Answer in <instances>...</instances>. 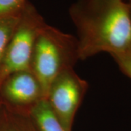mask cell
I'll list each match as a JSON object with an SVG mask.
<instances>
[{
	"label": "cell",
	"mask_w": 131,
	"mask_h": 131,
	"mask_svg": "<svg viewBox=\"0 0 131 131\" xmlns=\"http://www.w3.org/2000/svg\"><path fill=\"white\" fill-rule=\"evenodd\" d=\"M28 0H0V16L20 12Z\"/></svg>",
	"instance_id": "9"
},
{
	"label": "cell",
	"mask_w": 131,
	"mask_h": 131,
	"mask_svg": "<svg viewBox=\"0 0 131 131\" xmlns=\"http://www.w3.org/2000/svg\"><path fill=\"white\" fill-rule=\"evenodd\" d=\"M77 34L78 56H111L131 47V15L125 0H77L69 9Z\"/></svg>",
	"instance_id": "1"
},
{
	"label": "cell",
	"mask_w": 131,
	"mask_h": 131,
	"mask_svg": "<svg viewBox=\"0 0 131 131\" xmlns=\"http://www.w3.org/2000/svg\"><path fill=\"white\" fill-rule=\"evenodd\" d=\"M46 24L37 8L27 1L0 66V84L12 74L31 70L35 42Z\"/></svg>",
	"instance_id": "3"
},
{
	"label": "cell",
	"mask_w": 131,
	"mask_h": 131,
	"mask_svg": "<svg viewBox=\"0 0 131 131\" xmlns=\"http://www.w3.org/2000/svg\"><path fill=\"white\" fill-rule=\"evenodd\" d=\"M29 116L39 131H66L46 99L34 106Z\"/></svg>",
	"instance_id": "6"
},
{
	"label": "cell",
	"mask_w": 131,
	"mask_h": 131,
	"mask_svg": "<svg viewBox=\"0 0 131 131\" xmlns=\"http://www.w3.org/2000/svg\"><path fill=\"white\" fill-rule=\"evenodd\" d=\"M21 12L0 16V66L15 29L18 24Z\"/></svg>",
	"instance_id": "8"
},
{
	"label": "cell",
	"mask_w": 131,
	"mask_h": 131,
	"mask_svg": "<svg viewBox=\"0 0 131 131\" xmlns=\"http://www.w3.org/2000/svg\"><path fill=\"white\" fill-rule=\"evenodd\" d=\"M112 56L122 73L131 79V47L125 51Z\"/></svg>",
	"instance_id": "10"
},
{
	"label": "cell",
	"mask_w": 131,
	"mask_h": 131,
	"mask_svg": "<svg viewBox=\"0 0 131 131\" xmlns=\"http://www.w3.org/2000/svg\"><path fill=\"white\" fill-rule=\"evenodd\" d=\"M88 89L87 81L74 68L62 71L50 84L46 100L66 131H72L75 115Z\"/></svg>",
	"instance_id": "4"
},
{
	"label": "cell",
	"mask_w": 131,
	"mask_h": 131,
	"mask_svg": "<svg viewBox=\"0 0 131 131\" xmlns=\"http://www.w3.org/2000/svg\"><path fill=\"white\" fill-rule=\"evenodd\" d=\"M0 131H39L29 114L5 105Z\"/></svg>",
	"instance_id": "7"
},
{
	"label": "cell",
	"mask_w": 131,
	"mask_h": 131,
	"mask_svg": "<svg viewBox=\"0 0 131 131\" xmlns=\"http://www.w3.org/2000/svg\"><path fill=\"white\" fill-rule=\"evenodd\" d=\"M79 60L77 38L45 24L38 34L31 62V71L42 85L45 98L52 81L62 71L74 68Z\"/></svg>",
	"instance_id": "2"
},
{
	"label": "cell",
	"mask_w": 131,
	"mask_h": 131,
	"mask_svg": "<svg viewBox=\"0 0 131 131\" xmlns=\"http://www.w3.org/2000/svg\"><path fill=\"white\" fill-rule=\"evenodd\" d=\"M127 4H128V6H129V9H130V12L131 15V0H127Z\"/></svg>",
	"instance_id": "11"
},
{
	"label": "cell",
	"mask_w": 131,
	"mask_h": 131,
	"mask_svg": "<svg viewBox=\"0 0 131 131\" xmlns=\"http://www.w3.org/2000/svg\"><path fill=\"white\" fill-rule=\"evenodd\" d=\"M0 93L5 105L29 114L34 106L45 98V94L37 77L31 70L15 72L0 84Z\"/></svg>",
	"instance_id": "5"
}]
</instances>
